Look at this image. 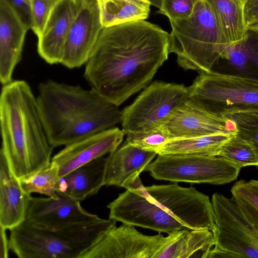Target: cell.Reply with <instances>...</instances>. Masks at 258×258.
<instances>
[{
    "instance_id": "277c9868",
    "label": "cell",
    "mask_w": 258,
    "mask_h": 258,
    "mask_svg": "<svg viewBox=\"0 0 258 258\" xmlns=\"http://www.w3.org/2000/svg\"><path fill=\"white\" fill-rule=\"evenodd\" d=\"M170 53L184 70L211 72L230 45L206 0H199L187 18L170 20Z\"/></svg>"
},
{
    "instance_id": "6da1fadb",
    "label": "cell",
    "mask_w": 258,
    "mask_h": 258,
    "mask_svg": "<svg viewBox=\"0 0 258 258\" xmlns=\"http://www.w3.org/2000/svg\"><path fill=\"white\" fill-rule=\"evenodd\" d=\"M171 35L145 20L103 28L84 76L91 89L119 106L151 81L170 53Z\"/></svg>"
},
{
    "instance_id": "7402d4cb",
    "label": "cell",
    "mask_w": 258,
    "mask_h": 258,
    "mask_svg": "<svg viewBox=\"0 0 258 258\" xmlns=\"http://www.w3.org/2000/svg\"><path fill=\"white\" fill-rule=\"evenodd\" d=\"M106 162L102 157L61 177L57 193L80 202L96 194L104 186Z\"/></svg>"
},
{
    "instance_id": "e0dca14e",
    "label": "cell",
    "mask_w": 258,
    "mask_h": 258,
    "mask_svg": "<svg viewBox=\"0 0 258 258\" xmlns=\"http://www.w3.org/2000/svg\"><path fill=\"white\" fill-rule=\"evenodd\" d=\"M83 0H58L38 37L37 51L50 64L60 63L66 39Z\"/></svg>"
},
{
    "instance_id": "52a82bcc",
    "label": "cell",
    "mask_w": 258,
    "mask_h": 258,
    "mask_svg": "<svg viewBox=\"0 0 258 258\" xmlns=\"http://www.w3.org/2000/svg\"><path fill=\"white\" fill-rule=\"evenodd\" d=\"M240 169L219 156L158 155L144 171L157 180L221 185L235 180Z\"/></svg>"
},
{
    "instance_id": "7c38bea8",
    "label": "cell",
    "mask_w": 258,
    "mask_h": 258,
    "mask_svg": "<svg viewBox=\"0 0 258 258\" xmlns=\"http://www.w3.org/2000/svg\"><path fill=\"white\" fill-rule=\"evenodd\" d=\"M10 250L20 258H80L85 251L60 232L36 226L26 219L10 230Z\"/></svg>"
},
{
    "instance_id": "4316f807",
    "label": "cell",
    "mask_w": 258,
    "mask_h": 258,
    "mask_svg": "<svg viewBox=\"0 0 258 258\" xmlns=\"http://www.w3.org/2000/svg\"><path fill=\"white\" fill-rule=\"evenodd\" d=\"M60 178L57 166L50 162L47 166L19 180L22 189L28 195L36 192L57 198Z\"/></svg>"
},
{
    "instance_id": "e575fe53",
    "label": "cell",
    "mask_w": 258,
    "mask_h": 258,
    "mask_svg": "<svg viewBox=\"0 0 258 258\" xmlns=\"http://www.w3.org/2000/svg\"><path fill=\"white\" fill-rule=\"evenodd\" d=\"M243 14L246 27L258 24V0H247L243 4Z\"/></svg>"
},
{
    "instance_id": "4fadbf2b",
    "label": "cell",
    "mask_w": 258,
    "mask_h": 258,
    "mask_svg": "<svg viewBox=\"0 0 258 258\" xmlns=\"http://www.w3.org/2000/svg\"><path fill=\"white\" fill-rule=\"evenodd\" d=\"M103 28L97 0H83L69 31L60 63L71 69L85 64Z\"/></svg>"
},
{
    "instance_id": "3957f363",
    "label": "cell",
    "mask_w": 258,
    "mask_h": 258,
    "mask_svg": "<svg viewBox=\"0 0 258 258\" xmlns=\"http://www.w3.org/2000/svg\"><path fill=\"white\" fill-rule=\"evenodd\" d=\"M1 150L17 178L50 164L54 148L39 112L36 97L22 80L3 85L0 97Z\"/></svg>"
},
{
    "instance_id": "7a4b0ae2",
    "label": "cell",
    "mask_w": 258,
    "mask_h": 258,
    "mask_svg": "<svg viewBox=\"0 0 258 258\" xmlns=\"http://www.w3.org/2000/svg\"><path fill=\"white\" fill-rule=\"evenodd\" d=\"M39 112L53 147L67 146L116 127L122 111L92 89L48 80L36 97Z\"/></svg>"
},
{
    "instance_id": "8992f818",
    "label": "cell",
    "mask_w": 258,
    "mask_h": 258,
    "mask_svg": "<svg viewBox=\"0 0 258 258\" xmlns=\"http://www.w3.org/2000/svg\"><path fill=\"white\" fill-rule=\"evenodd\" d=\"M211 202L215 244L208 258H258V232L232 198L215 193Z\"/></svg>"
},
{
    "instance_id": "ffe728a7",
    "label": "cell",
    "mask_w": 258,
    "mask_h": 258,
    "mask_svg": "<svg viewBox=\"0 0 258 258\" xmlns=\"http://www.w3.org/2000/svg\"><path fill=\"white\" fill-rule=\"evenodd\" d=\"M157 153L124 142L107 157L103 185L127 189L137 179Z\"/></svg>"
},
{
    "instance_id": "484cf974",
    "label": "cell",
    "mask_w": 258,
    "mask_h": 258,
    "mask_svg": "<svg viewBox=\"0 0 258 258\" xmlns=\"http://www.w3.org/2000/svg\"><path fill=\"white\" fill-rule=\"evenodd\" d=\"M229 45L241 40L246 26L243 3L240 0H206Z\"/></svg>"
},
{
    "instance_id": "836d02e7",
    "label": "cell",
    "mask_w": 258,
    "mask_h": 258,
    "mask_svg": "<svg viewBox=\"0 0 258 258\" xmlns=\"http://www.w3.org/2000/svg\"><path fill=\"white\" fill-rule=\"evenodd\" d=\"M14 11L21 21L29 29H31V0H3Z\"/></svg>"
},
{
    "instance_id": "ba28073f",
    "label": "cell",
    "mask_w": 258,
    "mask_h": 258,
    "mask_svg": "<svg viewBox=\"0 0 258 258\" xmlns=\"http://www.w3.org/2000/svg\"><path fill=\"white\" fill-rule=\"evenodd\" d=\"M187 100V87L183 84L155 81L122 111V130L126 135L158 128Z\"/></svg>"
},
{
    "instance_id": "d6a6232c",
    "label": "cell",
    "mask_w": 258,
    "mask_h": 258,
    "mask_svg": "<svg viewBox=\"0 0 258 258\" xmlns=\"http://www.w3.org/2000/svg\"><path fill=\"white\" fill-rule=\"evenodd\" d=\"M199 0H161L158 13L167 16L169 21L188 17Z\"/></svg>"
},
{
    "instance_id": "5bb4252c",
    "label": "cell",
    "mask_w": 258,
    "mask_h": 258,
    "mask_svg": "<svg viewBox=\"0 0 258 258\" xmlns=\"http://www.w3.org/2000/svg\"><path fill=\"white\" fill-rule=\"evenodd\" d=\"M57 194V198L30 196L26 220L36 226L56 231L100 219L86 211L80 202Z\"/></svg>"
},
{
    "instance_id": "83f0119b",
    "label": "cell",
    "mask_w": 258,
    "mask_h": 258,
    "mask_svg": "<svg viewBox=\"0 0 258 258\" xmlns=\"http://www.w3.org/2000/svg\"><path fill=\"white\" fill-rule=\"evenodd\" d=\"M232 198L258 232V180L241 179L231 188Z\"/></svg>"
},
{
    "instance_id": "603a6c76",
    "label": "cell",
    "mask_w": 258,
    "mask_h": 258,
    "mask_svg": "<svg viewBox=\"0 0 258 258\" xmlns=\"http://www.w3.org/2000/svg\"><path fill=\"white\" fill-rule=\"evenodd\" d=\"M170 234L158 258H208L215 244L213 232L208 229L184 228Z\"/></svg>"
},
{
    "instance_id": "4dcf8cb0",
    "label": "cell",
    "mask_w": 258,
    "mask_h": 258,
    "mask_svg": "<svg viewBox=\"0 0 258 258\" xmlns=\"http://www.w3.org/2000/svg\"><path fill=\"white\" fill-rule=\"evenodd\" d=\"M126 136L125 142L141 149L156 153L170 140L160 127L146 132L127 134Z\"/></svg>"
},
{
    "instance_id": "1f68e13d",
    "label": "cell",
    "mask_w": 258,
    "mask_h": 258,
    "mask_svg": "<svg viewBox=\"0 0 258 258\" xmlns=\"http://www.w3.org/2000/svg\"><path fill=\"white\" fill-rule=\"evenodd\" d=\"M58 0H31V29L38 37L46 23L55 4Z\"/></svg>"
},
{
    "instance_id": "d6986e66",
    "label": "cell",
    "mask_w": 258,
    "mask_h": 258,
    "mask_svg": "<svg viewBox=\"0 0 258 258\" xmlns=\"http://www.w3.org/2000/svg\"><path fill=\"white\" fill-rule=\"evenodd\" d=\"M28 30L12 8L0 0V80L3 85L13 81Z\"/></svg>"
},
{
    "instance_id": "9c48e42d",
    "label": "cell",
    "mask_w": 258,
    "mask_h": 258,
    "mask_svg": "<svg viewBox=\"0 0 258 258\" xmlns=\"http://www.w3.org/2000/svg\"><path fill=\"white\" fill-rule=\"evenodd\" d=\"M148 198L190 229L214 227V211L209 196L195 187H184L177 183L145 186Z\"/></svg>"
},
{
    "instance_id": "8d00e7d4",
    "label": "cell",
    "mask_w": 258,
    "mask_h": 258,
    "mask_svg": "<svg viewBox=\"0 0 258 258\" xmlns=\"http://www.w3.org/2000/svg\"><path fill=\"white\" fill-rule=\"evenodd\" d=\"M151 5L157 7L159 9L161 6V0H149Z\"/></svg>"
},
{
    "instance_id": "8fae6325",
    "label": "cell",
    "mask_w": 258,
    "mask_h": 258,
    "mask_svg": "<svg viewBox=\"0 0 258 258\" xmlns=\"http://www.w3.org/2000/svg\"><path fill=\"white\" fill-rule=\"evenodd\" d=\"M109 219L124 224L148 228L168 234L184 226L148 197L144 186L126 190L109 204Z\"/></svg>"
},
{
    "instance_id": "5b68a950",
    "label": "cell",
    "mask_w": 258,
    "mask_h": 258,
    "mask_svg": "<svg viewBox=\"0 0 258 258\" xmlns=\"http://www.w3.org/2000/svg\"><path fill=\"white\" fill-rule=\"evenodd\" d=\"M188 89V100L215 116L258 112V83L214 72H201Z\"/></svg>"
},
{
    "instance_id": "f546056e",
    "label": "cell",
    "mask_w": 258,
    "mask_h": 258,
    "mask_svg": "<svg viewBox=\"0 0 258 258\" xmlns=\"http://www.w3.org/2000/svg\"><path fill=\"white\" fill-rule=\"evenodd\" d=\"M223 118L234 122L237 133L253 145L258 155V112H240Z\"/></svg>"
},
{
    "instance_id": "d590c367",
    "label": "cell",
    "mask_w": 258,
    "mask_h": 258,
    "mask_svg": "<svg viewBox=\"0 0 258 258\" xmlns=\"http://www.w3.org/2000/svg\"><path fill=\"white\" fill-rule=\"evenodd\" d=\"M0 257L1 258H7L9 257L10 248L9 239L7 238L6 232L7 229L1 226H0Z\"/></svg>"
},
{
    "instance_id": "9a60e30c",
    "label": "cell",
    "mask_w": 258,
    "mask_h": 258,
    "mask_svg": "<svg viewBox=\"0 0 258 258\" xmlns=\"http://www.w3.org/2000/svg\"><path fill=\"white\" fill-rule=\"evenodd\" d=\"M159 127L170 139L233 133V121L213 116L187 100L175 109Z\"/></svg>"
},
{
    "instance_id": "f1b7e54d",
    "label": "cell",
    "mask_w": 258,
    "mask_h": 258,
    "mask_svg": "<svg viewBox=\"0 0 258 258\" xmlns=\"http://www.w3.org/2000/svg\"><path fill=\"white\" fill-rule=\"evenodd\" d=\"M219 156L240 168L258 166V155L254 147L237 131L224 144Z\"/></svg>"
},
{
    "instance_id": "74e56055",
    "label": "cell",
    "mask_w": 258,
    "mask_h": 258,
    "mask_svg": "<svg viewBox=\"0 0 258 258\" xmlns=\"http://www.w3.org/2000/svg\"><path fill=\"white\" fill-rule=\"evenodd\" d=\"M243 4L247 1V0H240Z\"/></svg>"
},
{
    "instance_id": "2e32d148",
    "label": "cell",
    "mask_w": 258,
    "mask_h": 258,
    "mask_svg": "<svg viewBox=\"0 0 258 258\" xmlns=\"http://www.w3.org/2000/svg\"><path fill=\"white\" fill-rule=\"evenodd\" d=\"M125 134L118 127L108 130L67 146L55 154L51 162L57 166L60 177L93 160L115 151Z\"/></svg>"
},
{
    "instance_id": "d4e9b609",
    "label": "cell",
    "mask_w": 258,
    "mask_h": 258,
    "mask_svg": "<svg viewBox=\"0 0 258 258\" xmlns=\"http://www.w3.org/2000/svg\"><path fill=\"white\" fill-rule=\"evenodd\" d=\"M103 28L147 19L149 0H97Z\"/></svg>"
},
{
    "instance_id": "44dd1931",
    "label": "cell",
    "mask_w": 258,
    "mask_h": 258,
    "mask_svg": "<svg viewBox=\"0 0 258 258\" xmlns=\"http://www.w3.org/2000/svg\"><path fill=\"white\" fill-rule=\"evenodd\" d=\"M0 152V226L11 230L26 219L29 197Z\"/></svg>"
},
{
    "instance_id": "cb8c5ba5",
    "label": "cell",
    "mask_w": 258,
    "mask_h": 258,
    "mask_svg": "<svg viewBox=\"0 0 258 258\" xmlns=\"http://www.w3.org/2000/svg\"><path fill=\"white\" fill-rule=\"evenodd\" d=\"M235 133L171 139L160 147L156 153L157 155L218 156L224 144Z\"/></svg>"
},
{
    "instance_id": "30bf717a",
    "label": "cell",
    "mask_w": 258,
    "mask_h": 258,
    "mask_svg": "<svg viewBox=\"0 0 258 258\" xmlns=\"http://www.w3.org/2000/svg\"><path fill=\"white\" fill-rule=\"evenodd\" d=\"M170 238V234L166 237L160 233L146 235L134 226L115 225L80 258H158Z\"/></svg>"
},
{
    "instance_id": "ac0fdd59",
    "label": "cell",
    "mask_w": 258,
    "mask_h": 258,
    "mask_svg": "<svg viewBox=\"0 0 258 258\" xmlns=\"http://www.w3.org/2000/svg\"><path fill=\"white\" fill-rule=\"evenodd\" d=\"M211 71L258 83V24L247 27L244 37L227 48Z\"/></svg>"
}]
</instances>
